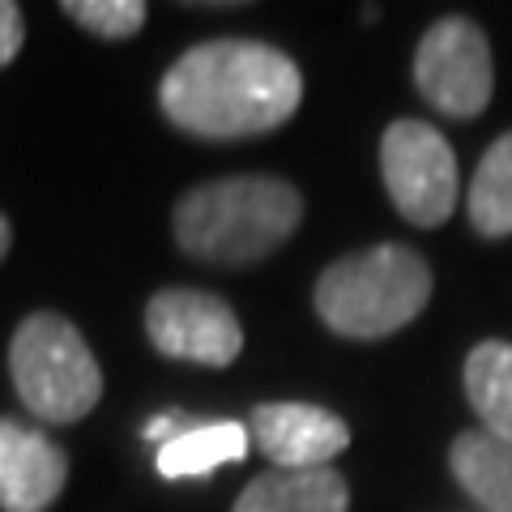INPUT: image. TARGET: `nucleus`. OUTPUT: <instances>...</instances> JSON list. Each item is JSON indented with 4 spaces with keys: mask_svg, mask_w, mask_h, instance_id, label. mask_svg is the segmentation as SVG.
I'll list each match as a JSON object with an SVG mask.
<instances>
[{
    "mask_svg": "<svg viewBox=\"0 0 512 512\" xmlns=\"http://www.w3.org/2000/svg\"><path fill=\"white\" fill-rule=\"evenodd\" d=\"M299 64L256 39H214L188 47L158 86L167 120L205 141L274 133L299 111Z\"/></svg>",
    "mask_w": 512,
    "mask_h": 512,
    "instance_id": "1",
    "label": "nucleus"
},
{
    "mask_svg": "<svg viewBox=\"0 0 512 512\" xmlns=\"http://www.w3.org/2000/svg\"><path fill=\"white\" fill-rule=\"evenodd\" d=\"M303 222V197L274 175H227L175 201V244L197 261L252 265L282 248Z\"/></svg>",
    "mask_w": 512,
    "mask_h": 512,
    "instance_id": "2",
    "label": "nucleus"
},
{
    "mask_svg": "<svg viewBox=\"0 0 512 512\" xmlns=\"http://www.w3.org/2000/svg\"><path fill=\"white\" fill-rule=\"evenodd\" d=\"M431 299V269L406 244L342 256L316 278V312L342 338L376 342L406 329Z\"/></svg>",
    "mask_w": 512,
    "mask_h": 512,
    "instance_id": "3",
    "label": "nucleus"
},
{
    "mask_svg": "<svg viewBox=\"0 0 512 512\" xmlns=\"http://www.w3.org/2000/svg\"><path fill=\"white\" fill-rule=\"evenodd\" d=\"M9 372L22 406L43 423H77L99 406L103 372L73 320L56 312L26 316L9 342Z\"/></svg>",
    "mask_w": 512,
    "mask_h": 512,
    "instance_id": "4",
    "label": "nucleus"
},
{
    "mask_svg": "<svg viewBox=\"0 0 512 512\" xmlns=\"http://www.w3.org/2000/svg\"><path fill=\"white\" fill-rule=\"evenodd\" d=\"M380 171L397 214L414 227H440L457 210V154L440 128L393 120L380 137Z\"/></svg>",
    "mask_w": 512,
    "mask_h": 512,
    "instance_id": "5",
    "label": "nucleus"
},
{
    "mask_svg": "<svg viewBox=\"0 0 512 512\" xmlns=\"http://www.w3.org/2000/svg\"><path fill=\"white\" fill-rule=\"evenodd\" d=\"M414 86L448 120H474L491 103L495 69L487 35L470 18H440L414 52Z\"/></svg>",
    "mask_w": 512,
    "mask_h": 512,
    "instance_id": "6",
    "label": "nucleus"
},
{
    "mask_svg": "<svg viewBox=\"0 0 512 512\" xmlns=\"http://www.w3.org/2000/svg\"><path fill=\"white\" fill-rule=\"evenodd\" d=\"M146 333L158 355L205 367H227L244 350V329L231 303L210 291H188V286L158 291L146 303Z\"/></svg>",
    "mask_w": 512,
    "mask_h": 512,
    "instance_id": "7",
    "label": "nucleus"
},
{
    "mask_svg": "<svg viewBox=\"0 0 512 512\" xmlns=\"http://www.w3.org/2000/svg\"><path fill=\"white\" fill-rule=\"evenodd\" d=\"M248 436L278 470H320L350 444V427L312 402H265L252 410Z\"/></svg>",
    "mask_w": 512,
    "mask_h": 512,
    "instance_id": "8",
    "label": "nucleus"
},
{
    "mask_svg": "<svg viewBox=\"0 0 512 512\" xmlns=\"http://www.w3.org/2000/svg\"><path fill=\"white\" fill-rule=\"evenodd\" d=\"M69 483V457L39 427L0 419V508L47 512Z\"/></svg>",
    "mask_w": 512,
    "mask_h": 512,
    "instance_id": "9",
    "label": "nucleus"
},
{
    "mask_svg": "<svg viewBox=\"0 0 512 512\" xmlns=\"http://www.w3.org/2000/svg\"><path fill=\"white\" fill-rule=\"evenodd\" d=\"M350 487L333 466L265 470L244 487L231 512H346Z\"/></svg>",
    "mask_w": 512,
    "mask_h": 512,
    "instance_id": "10",
    "label": "nucleus"
},
{
    "mask_svg": "<svg viewBox=\"0 0 512 512\" xmlns=\"http://www.w3.org/2000/svg\"><path fill=\"white\" fill-rule=\"evenodd\" d=\"M248 427L235 419H218V423H192L188 431H180L175 440H167L158 448L154 466L163 478H205L231 461H244L248 453Z\"/></svg>",
    "mask_w": 512,
    "mask_h": 512,
    "instance_id": "11",
    "label": "nucleus"
},
{
    "mask_svg": "<svg viewBox=\"0 0 512 512\" xmlns=\"http://www.w3.org/2000/svg\"><path fill=\"white\" fill-rule=\"evenodd\" d=\"M453 478L487 512H512V444L478 431H461L448 453Z\"/></svg>",
    "mask_w": 512,
    "mask_h": 512,
    "instance_id": "12",
    "label": "nucleus"
},
{
    "mask_svg": "<svg viewBox=\"0 0 512 512\" xmlns=\"http://www.w3.org/2000/svg\"><path fill=\"white\" fill-rule=\"evenodd\" d=\"M466 397L483 431L512 444V342H478L466 359Z\"/></svg>",
    "mask_w": 512,
    "mask_h": 512,
    "instance_id": "13",
    "label": "nucleus"
},
{
    "mask_svg": "<svg viewBox=\"0 0 512 512\" xmlns=\"http://www.w3.org/2000/svg\"><path fill=\"white\" fill-rule=\"evenodd\" d=\"M466 210L478 235L504 239L512 235V133L495 137L474 180L466 188Z\"/></svg>",
    "mask_w": 512,
    "mask_h": 512,
    "instance_id": "14",
    "label": "nucleus"
},
{
    "mask_svg": "<svg viewBox=\"0 0 512 512\" xmlns=\"http://www.w3.org/2000/svg\"><path fill=\"white\" fill-rule=\"evenodd\" d=\"M64 13L99 39H133L150 9L141 0H64Z\"/></svg>",
    "mask_w": 512,
    "mask_h": 512,
    "instance_id": "15",
    "label": "nucleus"
},
{
    "mask_svg": "<svg viewBox=\"0 0 512 512\" xmlns=\"http://www.w3.org/2000/svg\"><path fill=\"white\" fill-rule=\"evenodd\" d=\"M22 39H26L22 9L13 5V0H0V69L18 60V52H22Z\"/></svg>",
    "mask_w": 512,
    "mask_h": 512,
    "instance_id": "16",
    "label": "nucleus"
},
{
    "mask_svg": "<svg viewBox=\"0 0 512 512\" xmlns=\"http://www.w3.org/2000/svg\"><path fill=\"white\" fill-rule=\"evenodd\" d=\"M192 423H197V419H188V414H180V410H167V414H154V419L146 423V431H141V436H146L150 444L163 448L167 440H175V436H180V431H188Z\"/></svg>",
    "mask_w": 512,
    "mask_h": 512,
    "instance_id": "17",
    "label": "nucleus"
},
{
    "mask_svg": "<svg viewBox=\"0 0 512 512\" xmlns=\"http://www.w3.org/2000/svg\"><path fill=\"white\" fill-rule=\"evenodd\" d=\"M9 239H13V231H9V222L0 218V261H5V252H9Z\"/></svg>",
    "mask_w": 512,
    "mask_h": 512,
    "instance_id": "18",
    "label": "nucleus"
}]
</instances>
